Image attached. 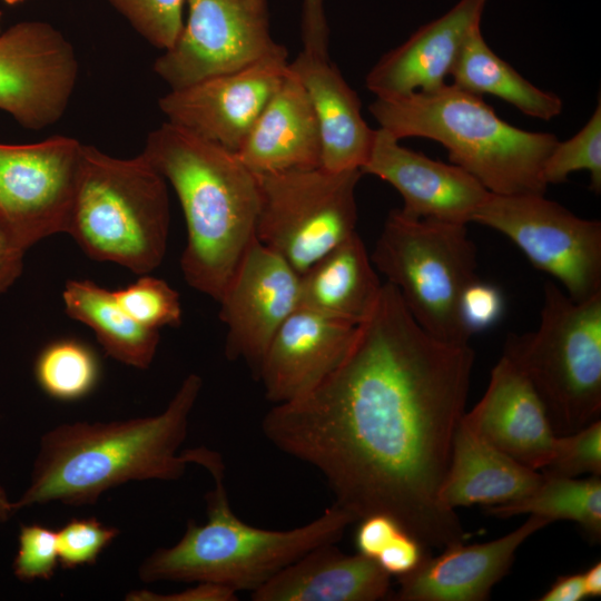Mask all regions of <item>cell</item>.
Segmentation results:
<instances>
[{
	"mask_svg": "<svg viewBox=\"0 0 601 601\" xmlns=\"http://www.w3.org/2000/svg\"><path fill=\"white\" fill-rule=\"evenodd\" d=\"M368 110L398 140L420 137L440 142L451 164L491 194H545L542 169L558 137L510 125L482 96L445 83L432 91L376 97Z\"/></svg>",
	"mask_w": 601,
	"mask_h": 601,
	"instance_id": "cell-5",
	"label": "cell"
},
{
	"mask_svg": "<svg viewBox=\"0 0 601 601\" xmlns=\"http://www.w3.org/2000/svg\"><path fill=\"white\" fill-rule=\"evenodd\" d=\"M4 2H7L8 4H17L19 2H22L24 0H3Z\"/></svg>",
	"mask_w": 601,
	"mask_h": 601,
	"instance_id": "cell-45",
	"label": "cell"
},
{
	"mask_svg": "<svg viewBox=\"0 0 601 601\" xmlns=\"http://www.w3.org/2000/svg\"><path fill=\"white\" fill-rule=\"evenodd\" d=\"M361 171L392 185L403 198L402 213L414 218L466 225L490 195L461 167L408 149L381 127Z\"/></svg>",
	"mask_w": 601,
	"mask_h": 601,
	"instance_id": "cell-16",
	"label": "cell"
},
{
	"mask_svg": "<svg viewBox=\"0 0 601 601\" xmlns=\"http://www.w3.org/2000/svg\"><path fill=\"white\" fill-rule=\"evenodd\" d=\"M552 523L529 515L518 529L477 544H450L436 556L425 555L410 573L398 577V601H484L513 564L521 544Z\"/></svg>",
	"mask_w": 601,
	"mask_h": 601,
	"instance_id": "cell-17",
	"label": "cell"
},
{
	"mask_svg": "<svg viewBox=\"0 0 601 601\" xmlns=\"http://www.w3.org/2000/svg\"><path fill=\"white\" fill-rule=\"evenodd\" d=\"M502 313L503 296L496 286L476 278L463 290L460 318L470 336L493 326Z\"/></svg>",
	"mask_w": 601,
	"mask_h": 601,
	"instance_id": "cell-36",
	"label": "cell"
},
{
	"mask_svg": "<svg viewBox=\"0 0 601 601\" xmlns=\"http://www.w3.org/2000/svg\"><path fill=\"white\" fill-rule=\"evenodd\" d=\"M299 275L255 237L218 299L226 357L244 361L257 377L272 338L299 307Z\"/></svg>",
	"mask_w": 601,
	"mask_h": 601,
	"instance_id": "cell-15",
	"label": "cell"
},
{
	"mask_svg": "<svg viewBox=\"0 0 601 601\" xmlns=\"http://www.w3.org/2000/svg\"><path fill=\"white\" fill-rule=\"evenodd\" d=\"M541 480L542 473L497 450L462 416L454 434L440 501L450 510L474 504H505L529 494Z\"/></svg>",
	"mask_w": 601,
	"mask_h": 601,
	"instance_id": "cell-24",
	"label": "cell"
},
{
	"mask_svg": "<svg viewBox=\"0 0 601 601\" xmlns=\"http://www.w3.org/2000/svg\"><path fill=\"white\" fill-rule=\"evenodd\" d=\"M118 533L96 518L70 520L57 531L59 563L65 569L93 564Z\"/></svg>",
	"mask_w": 601,
	"mask_h": 601,
	"instance_id": "cell-34",
	"label": "cell"
},
{
	"mask_svg": "<svg viewBox=\"0 0 601 601\" xmlns=\"http://www.w3.org/2000/svg\"><path fill=\"white\" fill-rule=\"evenodd\" d=\"M587 598L583 577L571 573L559 577L539 598L540 601H581Z\"/></svg>",
	"mask_w": 601,
	"mask_h": 601,
	"instance_id": "cell-42",
	"label": "cell"
},
{
	"mask_svg": "<svg viewBox=\"0 0 601 601\" xmlns=\"http://www.w3.org/2000/svg\"><path fill=\"white\" fill-rule=\"evenodd\" d=\"M237 599L235 590L210 582H197L194 588L171 594H158L147 590L132 591L126 598L130 601H235Z\"/></svg>",
	"mask_w": 601,
	"mask_h": 601,
	"instance_id": "cell-40",
	"label": "cell"
},
{
	"mask_svg": "<svg viewBox=\"0 0 601 601\" xmlns=\"http://www.w3.org/2000/svg\"><path fill=\"white\" fill-rule=\"evenodd\" d=\"M288 63L280 45L245 68L170 90L158 105L168 122L236 154L280 86Z\"/></svg>",
	"mask_w": 601,
	"mask_h": 601,
	"instance_id": "cell-14",
	"label": "cell"
},
{
	"mask_svg": "<svg viewBox=\"0 0 601 601\" xmlns=\"http://www.w3.org/2000/svg\"><path fill=\"white\" fill-rule=\"evenodd\" d=\"M71 43L42 21L0 32V109L22 127L41 130L65 114L78 79Z\"/></svg>",
	"mask_w": 601,
	"mask_h": 601,
	"instance_id": "cell-13",
	"label": "cell"
},
{
	"mask_svg": "<svg viewBox=\"0 0 601 601\" xmlns=\"http://www.w3.org/2000/svg\"><path fill=\"white\" fill-rule=\"evenodd\" d=\"M382 286L356 231L299 275V307L357 325L373 309Z\"/></svg>",
	"mask_w": 601,
	"mask_h": 601,
	"instance_id": "cell-25",
	"label": "cell"
},
{
	"mask_svg": "<svg viewBox=\"0 0 601 601\" xmlns=\"http://www.w3.org/2000/svg\"><path fill=\"white\" fill-rule=\"evenodd\" d=\"M324 0H304L302 13L303 50L328 56L329 30L324 11Z\"/></svg>",
	"mask_w": 601,
	"mask_h": 601,
	"instance_id": "cell-39",
	"label": "cell"
},
{
	"mask_svg": "<svg viewBox=\"0 0 601 601\" xmlns=\"http://www.w3.org/2000/svg\"><path fill=\"white\" fill-rule=\"evenodd\" d=\"M355 534L357 553L375 560L381 551L404 530L393 518L372 514L359 520Z\"/></svg>",
	"mask_w": 601,
	"mask_h": 601,
	"instance_id": "cell-38",
	"label": "cell"
},
{
	"mask_svg": "<svg viewBox=\"0 0 601 601\" xmlns=\"http://www.w3.org/2000/svg\"><path fill=\"white\" fill-rule=\"evenodd\" d=\"M122 308L142 326L157 329L181 323L178 293L165 280L148 274L125 288L114 290Z\"/></svg>",
	"mask_w": 601,
	"mask_h": 601,
	"instance_id": "cell-31",
	"label": "cell"
},
{
	"mask_svg": "<svg viewBox=\"0 0 601 601\" xmlns=\"http://www.w3.org/2000/svg\"><path fill=\"white\" fill-rule=\"evenodd\" d=\"M463 420L484 440L535 471L553 457L558 435L526 376L502 354L486 391Z\"/></svg>",
	"mask_w": 601,
	"mask_h": 601,
	"instance_id": "cell-18",
	"label": "cell"
},
{
	"mask_svg": "<svg viewBox=\"0 0 601 601\" xmlns=\"http://www.w3.org/2000/svg\"><path fill=\"white\" fill-rule=\"evenodd\" d=\"M356 326L304 307L293 312L272 338L256 377L266 398L286 404L315 388L344 356Z\"/></svg>",
	"mask_w": 601,
	"mask_h": 601,
	"instance_id": "cell-19",
	"label": "cell"
},
{
	"mask_svg": "<svg viewBox=\"0 0 601 601\" xmlns=\"http://www.w3.org/2000/svg\"><path fill=\"white\" fill-rule=\"evenodd\" d=\"M236 155L254 175L321 166L317 119L305 88L289 66Z\"/></svg>",
	"mask_w": 601,
	"mask_h": 601,
	"instance_id": "cell-22",
	"label": "cell"
},
{
	"mask_svg": "<svg viewBox=\"0 0 601 601\" xmlns=\"http://www.w3.org/2000/svg\"><path fill=\"white\" fill-rule=\"evenodd\" d=\"M505 355L530 381L558 436L579 431L601 413V293L577 302L543 286L534 332L511 335Z\"/></svg>",
	"mask_w": 601,
	"mask_h": 601,
	"instance_id": "cell-7",
	"label": "cell"
},
{
	"mask_svg": "<svg viewBox=\"0 0 601 601\" xmlns=\"http://www.w3.org/2000/svg\"><path fill=\"white\" fill-rule=\"evenodd\" d=\"M289 69L305 88L321 135V166L332 171L362 169L375 130L364 120L361 100L328 56L302 50Z\"/></svg>",
	"mask_w": 601,
	"mask_h": 601,
	"instance_id": "cell-21",
	"label": "cell"
},
{
	"mask_svg": "<svg viewBox=\"0 0 601 601\" xmlns=\"http://www.w3.org/2000/svg\"><path fill=\"white\" fill-rule=\"evenodd\" d=\"M152 46L167 50L184 27L187 0H108Z\"/></svg>",
	"mask_w": 601,
	"mask_h": 601,
	"instance_id": "cell-32",
	"label": "cell"
},
{
	"mask_svg": "<svg viewBox=\"0 0 601 601\" xmlns=\"http://www.w3.org/2000/svg\"><path fill=\"white\" fill-rule=\"evenodd\" d=\"M424 545L405 530L398 532L375 561L390 575L412 572L427 554Z\"/></svg>",
	"mask_w": 601,
	"mask_h": 601,
	"instance_id": "cell-37",
	"label": "cell"
},
{
	"mask_svg": "<svg viewBox=\"0 0 601 601\" xmlns=\"http://www.w3.org/2000/svg\"><path fill=\"white\" fill-rule=\"evenodd\" d=\"M1 19H2V11L0 10V32H1Z\"/></svg>",
	"mask_w": 601,
	"mask_h": 601,
	"instance_id": "cell-46",
	"label": "cell"
},
{
	"mask_svg": "<svg viewBox=\"0 0 601 601\" xmlns=\"http://www.w3.org/2000/svg\"><path fill=\"white\" fill-rule=\"evenodd\" d=\"M473 365L469 344L432 337L385 282L335 368L306 395L274 405L262 430L315 467L334 504L357 521L385 514L424 546L444 549L464 540L440 490Z\"/></svg>",
	"mask_w": 601,
	"mask_h": 601,
	"instance_id": "cell-1",
	"label": "cell"
},
{
	"mask_svg": "<svg viewBox=\"0 0 601 601\" xmlns=\"http://www.w3.org/2000/svg\"><path fill=\"white\" fill-rule=\"evenodd\" d=\"M450 77L456 87L477 96H495L532 118L549 121L563 110L556 93L540 89L494 53L481 26L467 37Z\"/></svg>",
	"mask_w": 601,
	"mask_h": 601,
	"instance_id": "cell-27",
	"label": "cell"
},
{
	"mask_svg": "<svg viewBox=\"0 0 601 601\" xmlns=\"http://www.w3.org/2000/svg\"><path fill=\"white\" fill-rule=\"evenodd\" d=\"M487 513L500 519L520 514L538 515L554 522L579 524L590 540L601 538V479L551 475L542 472L541 482L521 499L489 506Z\"/></svg>",
	"mask_w": 601,
	"mask_h": 601,
	"instance_id": "cell-28",
	"label": "cell"
},
{
	"mask_svg": "<svg viewBox=\"0 0 601 601\" xmlns=\"http://www.w3.org/2000/svg\"><path fill=\"white\" fill-rule=\"evenodd\" d=\"M40 388L59 401H76L88 395L99 378V362L86 344L65 338L45 346L35 363Z\"/></svg>",
	"mask_w": 601,
	"mask_h": 601,
	"instance_id": "cell-29",
	"label": "cell"
},
{
	"mask_svg": "<svg viewBox=\"0 0 601 601\" xmlns=\"http://www.w3.org/2000/svg\"><path fill=\"white\" fill-rule=\"evenodd\" d=\"M391 592V575L375 560L318 545L252 592L254 601H376Z\"/></svg>",
	"mask_w": 601,
	"mask_h": 601,
	"instance_id": "cell-23",
	"label": "cell"
},
{
	"mask_svg": "<svg viewBox=\"0 0 601 601\" xmlns=\"http://www.w3.org/2000/svg\"><path fill=\"white\" fill-rule=\"evenodd\" d=\"M145 157L174 188L187 227L180 266L216 302L255 238L256 176L231 152L168 121L147 136Z\"/></svg>",
	"mask_w": 601,
	"mask_h": 601,
	"instance_id": "cell-3",
	"label": "cell"
},
{
	"mask_svg": "<svg viewBox=\"0 0 601 601\" xmlns=\"http://www.w3.org/2000/svg\"><path fill=\"white\" fill-rule=\"evenodd\" d=\"M203 386L191 373L167 407L152 416L60 424L42 435L29 485L13 502L21 509L61 502L93 504L106 491L132 481H176L195 463L179 452Z\"/></svg>",
	"mask_w": 601,
	"mask_h": 601,
	"instance_id": "cell-2",
	"label": "cell"
},
{
	"mask_svg": "<svg viewBox=\"0 0 601 601\" xmlns=\"http://www.w3.org/2000/svg\"><path fill=\"white\" fill-rule=\"evenodd\" d=\"M371 260L427 334L446 344H469L460 299L479 277L476 247L465 224L414 218L393 209Z\"/></svg>",
	"mask_w": 601,
	"mask_h": 601,
	"instance_id": "cell-8",
	"label": "cell"
},
{
	"mask_svg": "<svg viewBox=\"0 0 601 601\" xmlns=\"http://www.w3.org/2000/svg\"><path fill=\"white\" fill-rule=\"evenodd\" d=\"M587 598L601 595V562H595L582 572Z\"/></svg>",
	"mask_w": 601,
	"mask_h": 601,
	"instance_id": "cell-43",
	"label": "cell"
},
{
	"mask_svg": "<svg viewBox=\"0 0 601 601\" xmlns=\"http://www.w3.org/2000/svg\"><path fill=\"white\" fill-rule=\"evenodd\" d=\"M473 223L506 236L574 300L601 293V223L574 215L543 194H491Z\"/></svg>",
	"mask_w": 601,
	"mask_h": 601,
	"instance_id": "cell-10",
	"label": "cell"
},
{
	"mask_svg": "<svg viewBox=\"0 0 601 601\" xmlns=\"http://www.w3.org/2000/svg\"><path fill=\"white\" fill-rule=\"evenodd\" d=\"M359 169L322 166L255 175L259 191L256 239L298 274L356 233Z\"/></svg>",
	"mask_w": 601,
	"mask_h": 601,
	"instance_id": "cell-9",
	"label": "cell"
},
{
	"mask_svg": "<svg viewBox=\"0 0 601 601\" xmlns=\"http://www.w3.org/2000/svg\"><path fill=\"white\" fill-rule=\"evenodd\" d=\"M543 473L578 477L601 475V421L595 420L579 431L558 436L553 457Z\"/></svg>",
	"mask_w": 601,
	"mask_h": 601,
	"instance_id": "cell-33",
	"label": "cell"
},
{
	"mask_svg": "<svg viewBox=\"0 0 601 601\" xmlns=\"http://www.w3.org/2000/svg\"><path fill=\"white\" fill-rule=\"evenodd\" d=\"M578 170L590 173V189L601 191V101L588 122L573 137L558 141L548 156L542 179L546 186L563 184Z\"/></svg>",
	"mask_w": 601,
	"mask_h": 601,
	"instance_id": "cell-30",
	"label": "cell"
},
{
	"mask_svg": "<svg viewBox=\"0 0 601 601\" xmlns=\"http://www.w3.org/2000/svg\"><path fill=\"white\" fill-rule=\"evenodd\" d=\"M200 465L215 486L206 496L207 522L189 521L181 539L142 561L144 582H210L233 590L254 591L312 549L336 543L357 520L336 504L312 522L285 531L243 522L233 511L224 485L221 456L206 450Z\"/></svg>",
	"mask_w": 601,
	"mask_h": 601,
	"instance_id": "cell-4",
	"label": "cell"
},
{
	"mask_svg": "<svg viewBox=\"0 0 601 601\" xmlns=\"http://www.w3.org/2000/svg\"><path fill=\"white\" fill-rule=\"evenodd\" d=\"M487 0H460L440 18L384 53L365 78L376 97L432 91L446 83L470 33L481 26Z\"/></svg>",
	"mask_w": 601,
	"mask_h": 601,
	"instance_id": "cell-20",
	"label": "cell"
},
{
	"mask_svg": "<svg viewBox=\"0 0 601 601\" xmlns=\"http://www.w3.org/2000/svg\"><path fill=\"white\" fill-rule=\"evenodd\" d=\"M81 149L82 144L66 136L0 144V221L23 249L68 233Z\"/></svg>",
	"mask_w": 601,
	"mask_h": 601,
	"instance_id": "cell-12",
	"label": "cell"
},
{
	"mask_svg": "<svg viewBox=\"0 0 601 601\" xmlns=\"http://www.w3.org/2000/svg\"><path fill=\"white\" fill-rule=\"evenodd\" d=\"M167 181L141 152L116 158L82 145L68 234L92 259L149 274L164 259Z\"/></svg>",
	"mask_w": 601,
	"mask_h": 601,
	"instance_id": "cell-6",
	"label": "cell"
},
{
	"mask_svg": "<svg viewBox=\"0 0 601 601\" xmlns=\"http://www.w3.org/2000/svg\"><path fill=\"white\" fill-rule=\"evenodd\" d=\"M69 317L90 327L106 354L140 370L150 366L159 331L142 326L118 303L114 290L91 280H68L62 292Z\"/></svg>",
	"mask_w": 601,
	"mask_h": 601,
	"instance_id": "cell-26",
	"label": "cell"
},
{
	"mask_svg": "<svg viewBox=\"0 0 601 601\" xmlns=\"http://www.w3.org/2000/svg\"><path fill=\"white\" fill-rule=\"evenodd\" d=\"M188 17L154 71L170 90L245 68L277 50L267 0H187Z\"/></svg>",
	"mask_w": 601,
	"mask_h": 601,
	"instance_id": "cell-11",
	"label": "cell"
},
{
	"mask_svg": "<svg viewBox=\"0 0 601 601\" xmlns=\"http://www.w3.org/2000/svg\"><path fill=\"white\" fill-rule=\"evenodd\" d=\"M13 514V502L9 499L6 490L0 485V522L7 521Z\"/></svg>",
	"mask_w": 601,
	"mask_h": 601,
	"instance_id": "cell-44",
	"label": "cell"
},
{
	"mask_svg": "<svg viewBox=\"0 0 601 601\" xmlns=\"http://www.w3.org/2000/svg\"><path fill=\"white\" fill-rule=\"evenodd\" d=\"M23 249L0 221V295L6 293L21 276Z\"/></svg>",
	"mask_w": 601,
	"mask_h": 601,
	"instance_id": "cell-41",
	"label": "cell"
},
{
	"mask_svg": "<svg viewBox=\"0 0 601 601\" xmlns=\"http://www.w3.org/2000/svg\"><path fill=\"white\" fill-rule=\"evenodd\" d=\"M58 563L57 531L41 524L21 525L14 575L22 581L50 580Z\"/></svg>",
	"mask_w": 601,
	"mask_h": 601,
	"instance_id": "cell-35",
	"label": "cell"
}]
</instances>
